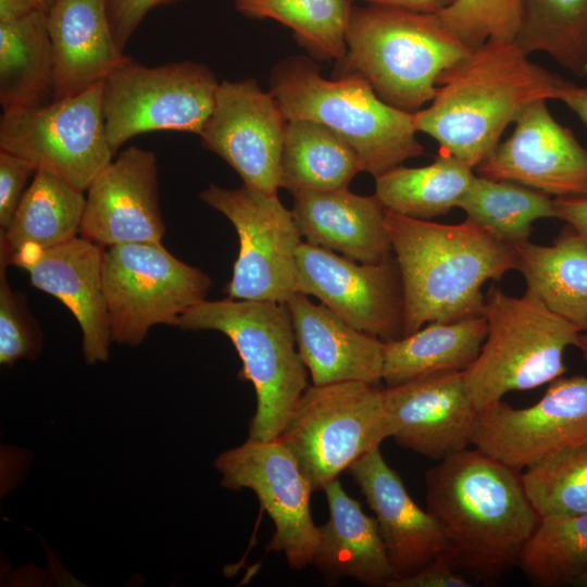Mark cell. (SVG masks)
<instances>
[{
    "label": "cell",
    "mask_w": 587,
    "mask_h": 587,
    "mask_svg": "<svg viewBox=\"0 0 587 587\" xmlns=\"http://www.w3.org/2000/svg\"><path fill=\"white\" fill-rule=\"evenodd\" d=\"M286 305L312 385L351 380L378 385L383 380L384 341L352 327L302 292H295Z\"/></svg>",
    "instance_id": "obj_22"
},
{
    "label": "cell",
    "mask_w": 587,
    "mask_h": 587,
    "mask_svg": "<svg viewBox=\"0 0 587 587\" xmlns=\"http://www.w3.org/2000/svg\"><path fill=\"white\" fill-rule=\"evenodd\" d=\"M54 0H37L39 5L47 12Z\"/></svg>",
    "instance_id": "obj_48"
},
{
    "label": "cell",
    "mask_w": 587,
    "mask_h": 587,
    "mask_svg": "<svg viewBox=\"0 0 587 587\" xmlns=\"http://www.w3.org/2000/svg\"><path fill=\"white\" fill-rule=\"evenodd\" d=\"M211 278L173 255L161 242L108 247L102 288L112 341L137 346L159 324L175 326L190 308L207 300Z\"/></svg>",
    "instance_id": "obj_9"
},
{
    "label": "cell",
    "mask_w": 587,
    "mask_h": 587,
    "mask_svg": "<svg viewBox=\"0 0 587 587\" xmlns=\"http://www.w3.org/2000/svg\"><path fill=\"white\" fill-rule=\"evenodd\" d=\"M513 248L526 290L587 332V240L567 225L550 246L527 240Z\"/></svg>",
    "instance_id": "obj_26"
},
{
    "label": "cell",
    "mask_w": 587,
    "mask_h": 587,
    "mask_svg": "<svg viewBox=\"0 0 587 587\" xmlns=\"http://www.w3.org/2000/svg\"><path fill=\"white\" fill-rule=\"evenodd\" d=\"M458 208L466 220L513 246L527 241L533 223L555 217L549 195L511 180L475 176Z\"/></svg>",
    "instance_id": "obj_32"
},
{
    "label": "cell",
    "mask_w": 587,
    "mask_h": 587,
    "mask_svg": "<svg viewBox=\"0 0 587 587\" xmlns=\"http://www.w3.org/2000/svg\"><path fill=\"white\" fill-rule=\"evenodd\" d=\"M517 565L538 586L574 585L587 573V512L539 516Z\"/></svg>",
    "instance_id": "obj_34"
},
{
    "label": "cell",
    "mask_w": 587,
    "mask_h": 587,
    "mask_svg": "<svg viewBox=\"0 0 587 587\" xmlns=\"http://www.w3.org/2000/svg\"><path fill=\"white\" fill-rule=\"evenodd\" d=\"M388 437L383 389L351 380L309 385L276 439L316 491Z\"/></svg>",
    "instance_id": "obj_8"
},
{
    "label": "cell",
    "mask_w": 587,
    "mask_h": 587,
    "mask_svg": "<svg viewBox=\"0 0 587 587\" xmlns=\"http://www.w3.org/2000/svg\"><path fill=\"white\" fill-rule=\"evenodd\" d=\"M555 218L564 221L587 240V197L555 198Z\"/></svg>",
    "instance_id": "obj_42"
},
{
    "label": "cell",
    "mask_w": 587,
    "mask_h": 587,
    "mask_svg": "<svg viewBox=\"0 0 587 587\" xmlns=\"http://www.w3.org/2000/svg\"><path fill=\"white\" fill-rule=\"evenodd\" d=\"M577 348L587 355V332L580 333Z\"/></svg>",
    "instance_id": "obj_46"
},
{
    "label": "cell",
    "mask_w": 587,
    "mask_h": 587,
    "mask_svg": "<svg viewBox=\"0 0 587 587\" xmlns=\"http://www.w3.org/2000/svg\"><path fill=\"white\" fill-rule=\"evenodd\" d=\"M199 197L227 217L238 235L227 298L286 303L297 292V252L303 242L292 211L277 193L246 185L228 189L210 184Z\"/></svg>",
    "instance_id": "obj_12"
},
{
    "label": "cell",
    "mask_w": 587,
    "mask_h": 587,
    "mask_svg": "<svg viewBox=\"0 0 587 587\" xmlns=\"http://www.w3.org/2000/svg\"><path fill=\"white\" fill-rule=\"evenodd\" d=\"M473 167L439 151L434 162L421 167L396 166L375 178V196L388 211L430 221L458 208L470 189Z\"/></svg>",
    "instance_id": "obj_31"
},
{
    "label": "cell",
    "mask_w": 587,
    "mask_h": 587,
    "mask_svg": "<svg viewBox=\"0 0 587 587\" xmlns=\"http://www.w3.org/2000/svg\"><path fill=\"white\" fill-rule=\"evenodd\" d=\"M425 490L458 570L494 580L517 565L539 521L521 472L466 448L426 471Z\"/></svg>",
    "instance_id": "obj_1"
},
{
    "label": "cell",
    "mask_w": 587,
    "mask_h": 587,
    "mask_svg": "<svg viewBox=\"0 0 587 587\" xmlns=\"http://www.w3.org/2000/svg\"><path fill=\"white\" fill-rule=\"evenodd\" d=\"M85 203L84 191L37 171L9 227L1 233V258L8 260L26 248H51L76 237Z\"/></svg>",
    "instance_id": "obj_29"
},
{
    "label": "cell",
    "mask_w": 587,
    "mask_h": 587,
    "mask_svg": "<svg viewBox=\"0 0 587 587\" xmlns=\"http://www.w3.org/2000/svg\"><path fill=\"white\" fill-rule=\"evenodd\" d=\"M54 100L78 95L132 58L114 40L104 0H54L47 11Z\"/></svg>",
    "instance_id": "obj_24"
},
{
    "label": "cell",
    "mask_w": 587,
    "mask_h": 587,
    "mask_svg": "<svg viewBox=\"0 0 587 587\" xmlns=\"http://www.w3.org/2000/svg\"><path fill=\"white\" fill-rule=\"evenodd\" d=\"M251 17L272 18L291 28L300 42L322 59L341 61L352 0H234Z\"/></svg>",
    "instance_id": "obj_35"
},
{
    "label": "cell",
    "mask_w": 587,
    "mask_h": 587,
    "mask_svg": "<svg viewBox=\"0 0 587 587\" xmlns=\"http://www.w3.org/2000/svg\"><path fill=\"white\" fill-rule=\"evenodd\" d=\"M453 564L447 552L436 557L416 573L392 580L389 587H472Z\"/></svg>",
    "instance_id": "obj_41"
},
{
    "label": "cell",
    "mask_w": 587,
    "mask_h": 587,
    "mask_svg": "<svg viewBox=\"0 0 587 587\" xmlns=\"http://www.w3.org/2000/svg\"><path fill=\"white\" fill-rule=\"evenodd\" d=\"M390 437L440 461L472 445L477 413L463 372H444L383 389Z\"/></svg>",
    "instance_id": "obj_18"
},
{
    "label": "cell",
    "mask_w": 587,
    "mask_h": 587,
    "mask_svg": "<svg viewBox=\"0 0 587 587\" xmlns=\"http://www.w3.org/2000/svg\"><path fill=\"white\" fill-rule=\"evenodd\" d=\"M539 516L587 512V445L522 473Z\"/></svg>",
    "instance_id": "obj_36"
},
{
    "label": "cell",
    "mask_w": 587,
    "mask_h": 587,
    "mask_svg": "<svg viewBox=\"0 0 587 587\" xmlns=\"http://www.w3.org/2000/svg\"><path fill=\"white\" fill-rule=\"evenodd\" d=\"M354 1V0H352ZM371 5L409 10L422 13H438L454 0H360Z\"/></svg>",
    "instance_id": "obj_43"
},
{
    "label": "cell",
    "mask_w": 587,
    "mask_h": 587,
    "mask_svg": "<svg viewBox=\"0 0 587 587\" xmlns=\"http://www.w3.org/2000/svg\"><path fill=\"white\" fill-rule=\"evenodd\" d=\"M576 586L587 587V573L583 574L580 577L576 579L574 583Z\"/></svg>",
    "instance_id": "obj_47"
},
{
    "label": "cell",
    "mask_w": 587,
    "mask_h": 587,
    "mask_svg": "<svg viewBox=\"0 0 587 587\" xmlns=\"http://www.w3.org/2000/svg\"><path fill=\"white\" fill-rule=\"evenodd\" d=\"M565 83L532 62L514 40L489 39L441 74L433 100L413 113V123L439 151L475 170L527 105L557 100Z\"/></svg>",
    "instance_id": "obj_2"
},
{
    "label": "cell",
    "mask_w": 587,
    "mask_h": 587,
    "mask_svg": "<svg viewBox=\"0 0 587 587\" xmlns=\"http://www.w3.org/2000/svg\"><path fill=\"white\" fill-rule=\"evenodd\" d=\"M487 335L474 363L463 371L478 411L511 391L537 388L563 376L567 347L580 329L526 290L512 297L491 286L485 296Z\"/></svg>",
    "instance_id": "obj_7"
},
{
    "label": "cell",
    "mask_w": 587,
    "mask_h": 587,
    "mask_svg": "<svg viewBox=\"0 0 587 587\" xmlns=\"http://www.w3.org/2000/svg\"><path fill=\"white\" fill-rule=\"evenodd\" d=\"M297 291L384 342L402 337L403 290L394 255L361 263L303 241L297 252Z\"/></svg>",
    "instance_id": "obj_15"
},
{
    "label": "cell",
    "mask_w": 587,
    "mask_h": 587,
    "mask_svg": "<svg viewBox=\"0 0 587 587\" xmlns=\"http://www.w3.org/2000/svg\"><path fill=\"white\" fill-rule=\"evenodd\" d=\"M557 100L565 103L587 126V86L579 87L566 80Z\"/></svg>",
    "instance_id": "obj_44"
},
{
    "label": "cell",
    "mask_w": 587,
    "mask_h": 587,
    "mask_svg": "<svg viewBox=\"0 0 587 587\" xmlns=\"http://www.w3.org/2000/svg\"><path fill=\"white\" fill-rule=\"evenodd\" d=\"M347 471L374 513L397 578L416 573L447 551L439 524L414 502L379 448L359 459Z\"/></svg>",
    "instance_id": "obj_21"
},
{
    "label": "cell",
    "mask_w": 587,
    "mask_h": 587,
    "mask_svg": "<svg viewBox=\"0 0 587 587\" xmlns=\"http://www.w3.org/2000/svg\"><path fill=\"white\" fill-rule=\"evenodd\" d=\"M292 215L305 242L361 263H380L394 255L386 209L374 196L348 187L292 193Z\"/></svg>",
    "instance_id": "obj_23"
},
{
    "label": "cell",
    "mask_w": 587,
    "mask_h": 587,
    "mask_svg": "<svg viewBox=\"0 0 587 587\" xmlns=\"http://www.w3.org/2000/svg\"><path fill=\"white\" fill-rule=\"evenodd\" d=\"M175 1L177 0H104L109 24L118 49L124 51L150 10Z\"/></svg>",
    "instance_id": "obj_40"
},
{
    "label": "cell",
    "mask_w": 587,
    "mask_h": 587,
    "mask_svg": "<svg viewBox=\"0 0 587 587\" xmlns=\"http://www.w3.org/2000/svg\"><path fill=\"white\" fill-rule=\"evenodd\" d=\"M286 122L275 98L255 80H224L199 136L202 146L228 163L243 185L277 193Z\"/></svg>",
    "instance_id": "obj_16"
},
{
    "label": "cell",
    "mask_w": 587,
    "mask_h": 587,
    "mask_svg": "<svg viewBox=\"0 0 587 587\" xmlns=\"http://www.w3.org/2000/svg\"><path fill=\"white\" fill-rule=\"evenodd\" d=\"M102 258L100 245L76 236L51 248H26L3 259L26 271L35 288L55 297L72 312L82 330L88 364L107 361L112 342Z\"/></svg>",
    "instance_id": "obj_20"
},
{
    "label": "cell",
    "mask_w": 587,
    "mask_h": 587,
    "mask_svg": "<svg viewBox=\"0 0 587 587\" xmlns=\"http://www.w3.org/2000/svg\"><path fill=\"white\" fill-rule=\"evenodd\" d=\"M361 171L355 150L328 127L308 120L286 122L279 187L291 193L347 188Z\"/></svg>",
    "instance_id": "obj_30"
},
{
    "label": "cell",
    "mask_w": 587,
    "mask_h": 587,
    "mask_svg": "<svg viewBox=\"0 0 587 587\" xmlns=\"http://www.w3.org/2000/svg\"><path fill=\"white\" fill-rule=\"evenodd\" d=\"M523 0H454L436 13L448 32L470 50L489 39L515 40Z\"/></svg>",
    "instance_id": "obj_37"
},
{
    "label": "cell",
    "mask_w": 587,
    "mask_h": 587,
    "mask_svg": "<svg viewBox=\"0 0 587 587\" xmlns=\"http://www.w3.org/2000/svg\"><path fill=\"white\" fill-rule=\"evenodd\" d=\"M514 124L512 135L475 168L478 176L557 198L587 197V150L553 118L547 100L532 102Z\"/></svg>",
    "instance_id": "obj_17"
},
{
    "label": "cell",
    "mask_w": 587,
    "mask_h": 587,
    "mask_svg": "<svg viewBox=\"0 0 587 587\" xmlns=\"http://www.w3.org/2000/svg\"><path fill=\"white\" fill-rule=\"evenodd\" d=\"M103 80L39 108L0 118V150L29 161L82 191L112 162L102 112Z\"/></svg>",
    "instance_id": "obj_11"
},
{
    "label": "cell",
    "mask_w": 587,
    "mask_h": 587,
    "mask_svg": "<svg viewBox=\"0 0 587 587\" xmlns=\"http://www.w3.org/2000/svg\"><path fill=\"white\" fill-rule=\"evenodd\" d=\"M54 58L47 12L0 23V103L3 111L54 100Z\"/></svg>",
    "instance_id": "obj_28"
},
{
    "label": "cell",
    "mask_w": 587,
    "mask_h": 587,
    "mask_svg": "<svg viewBox=\"0 0 587 587\" xmlns=\"http://www.w3.org/2000/svg\"><path fill=\"white\" fill-rule=\"evenodd\" d=\"M341 75L365 78L388 104L415 113L429 103L441 74L472 50L457 40L436 13L352 7Z\"/></svg>",
    "instance_id": "obj_5"
},
{
    "label": "cell",
    "mask_w": 587,
    "mask_h": 587,
    "mask_svg": "<svg viewBox=\"0 0 587 587\" xmlns=\"http://www.w3.org/2000/svg\"><path fill=\"white\" fill-rule=\"evenodd\" d=\"M221 485L251 489L271 517L275 530L266 551L283 552L290 567L312 563L319 540L310 507L313 491L290 451L277 439L248 438L214 460Z\"/></svg>",
    "instance_id": "obj_14"
},
{
    "label": "cell",
    "mask_w": 587,
    "mask_h": 587,
    "mask_svg": "<svg viewBox=\"0 0 587 587\" xmlns=\"http://www.w3.org/2000/svg\"><path fill=\"white\" fill-rule=\"evenodd\" d=\"M487 335L485 315L430 322L419 330L384 342L386 387L444 372H463L477 359Z\"/></svg>",
    "instance_id": "obj_27"
},
{
    "label": "cell",
    "mask_w": 587,
    "mask_h": 587,
    "mask_svg": "<svg viewBox=\"0 0 587 587\" xmlns=\"http://www.w3.org/2000/svg\"><path fill=\"white\" fill-rule=\"evenodd\" d=\"M98 245L161 242L165 233L152 151L129 146L90 184L80 224Z\"/></svg>",
    "instance_id": "obj_19"
},
{
    "label": "cell",
    "mask_w": 587,
    "mask_h": 587,
    "mask_svg": "<svg viewBox=\"0 0 587 587\" xmlns=\"http://www.w3.org/2000/svg\"><path fill=\"white\" fill-rule=\"evenodd\" d=\"M270 92L287 121H313L340 136L374 178L424 153L413 113L382 100L361 75L326 79L312 61L292 57L274 67Z\"/></svg>",
    "instance_id": "obj_4"
},
{
    "label": "cell",
    "mask_w": 587,
    "mask_h": 587,
    "mask_svg": "<svg viewBox=\"0 0 587 587\" xmlns=\"http://www.w3.org/2000/svg\"><path fill=\"white\" fill-rule=\"evenodd\" d=\"M183 330H217L233 342L257 396L249 438L273 440L308 388V370L298 352L286 303L222 299L190 308L176 321Z\"/></svg>",
    "instance_id": "obj_6"
},
{
    "label": "cell",
    "mask_w": 587,
    "mask_h": 587,
    "mask_svg": "<svg viewBox=\"0 0 587 587\" xmlns=\"http://www.w3.org/2000/svg\"><path fill=\"white\" fill-rule=\"evenodd\" d=\"M403 290V333L485 314L482 287L516 270L513 246L465 220L439 224L386 210Z\"/></svg>",
    "instance_id": "obj_3"
},
{
    "label": "cell",
    "mask_w": 587,
    "mask_h": 587,
    "mask_svg": "<svg viewBox=\"0 0 587 587\" xmlns=\"http://www.w3.org/2000/svg\"><path fill=\"white\" fill-rule=\"evenodd\" d=\"M220 83L192 61L146 66L133 58L103 80L102 112L113 154L130 138L153 130L200 135Z\"/></svg>",
    "instance_id": "obj_10"
},
{
    "label": "cell",
    "mask_w": 587,
    "mask_h": 587,
    "mask_svg": "<svg viewBox=\"0 0 587 587\" xmlns=\"http://www.w3.org/2000/svg\"><path fill=\"white\" fill-rule=\"evenodd\" d=\"M514 41L527 55L548 53L576 76H587V0H523Z\"/></svg>",
    "instance_id": "obj_33"
},
{
    "label": "cell",
    "mask_w": 587,
    "mask_h": 587,
    "mask_svg": "<svg viewBox=\"0 0 587 587\" xmlns=\"http://www.w3.org/2000/svg\"><path fill=\"white\" fill-rule=\"evenodd\" d=\"M37 172L27 160L0 150V228L4 232L25 192L29 177Z\"/></svg>",
    "instance_id": "obj_39"
},
{
    "label": "cell",
    "mask_w": 587,
    "mask_h": 587,
    "mask_svg": "<svg viewBox=\"0 0 587 587\" xmlns=\"http://www.w3.org/2000/svg\"><path fill=\"white\" fill-rule=\"evenodd\" d=\"M329 517L319 527L312 559L326 584L349 577L371 587H389L397 578L388 560L376 519L361 508L338 478L323 489Z\"/></svg>",
    "instance_id": "obj_25"
},
{
    "label": "cell",
    "mask_w": 587,
    "mask_h": 587,
    "mask_svg": "<svg viewBox=\"0 0 587 587\" xmlns=\"http://www.w3.org/2000/svg\"><path fill=\"white\" fill-rule=\"evenodd\" d=\"M472 445L521 472L587 445V375L559 377L527 408L499 400L477 411Z\"/></svg>",
    "instance_id": "obj_13"
},
{
    "label": "cell",
    "mask_w": 587,
    "mask_h": 587,
    "mask_svg": "<svg viewBox=\"0 0 587 587\" xmlns=\"http://www.w3.org/2000/svg\"><path fill=\"white\" fill-rule=\"evenodd\" d=\"M7 262L0 265V362L12 365L20 359L35 358L41 348V335L27 310L23 295L11 289Z\"/></svg>",
    "instance_id": "obj_38"
},
{
    "label": "cell",
    "mask_w": 587,
    "mask_h": 587,
    "mask_svg": "<svg viewBox=\"0 0 587 587\" xmlns=\"http://www.w3.org/2000/svg\"><path fill=\"white\" fill-rule=\"evenodd\" d=\"M38 10L43 9L37 0H0V23L22 18Z\"/></svg>",
    "instance_id": "obj_45"
}]
</instances>
